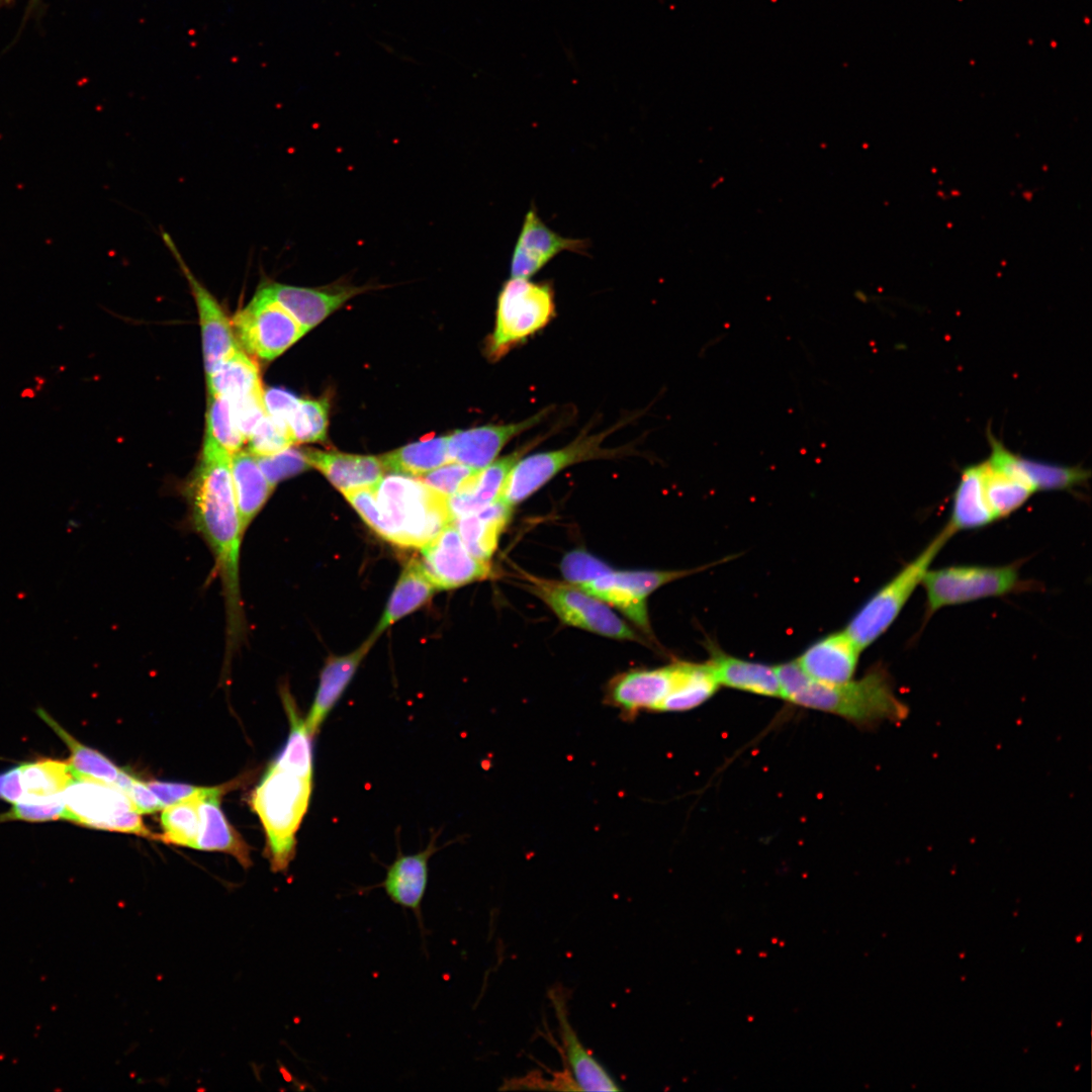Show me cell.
Instances as JSON below:
<instances>
[{"instance_id":"29","label":"cell","mask_w":1092,"mask_h":1092,"mask_svg":"<svg viewBox=\"0 0 1092 1092\" xmlns=\"http://www.w3.org/2000/svg\"><path fill=\"white\" fill-rule=\"evenodd\" d=\"M512 510L499 498L474 514L453 521L470 554L488 562L510 521Z\"/></svg>"},{"instance_id":"34","label":"cell","mask_w":1092,"mask_h":1092,"mask_svg":"<svg viewBox=\"0 0 1092 1092\" xmlns=\"http://www.w3.org/2000/svg\"><path fill=\"white\" fill-rule=\"evenodd\" d=\"M980 465L985 496L996 520L1017 511L1034 493L1022 480L988 460Z\"/></svg>"},{"instance_id":"3","label":"cell","mask_w":1092,"mask_h":1092,"mask_svg":"<svg viewBox=\"0 0 1092 1092\" xmlns=\"http://www.w3.org/2000/svg\"><path fill=\"white\" fill-rule=\"evenodd\" d=\"M312 776L273 762L253 793L252 806L267 836V856L274 873H285L295 854V835L307 812Z\"/></svg>"},{"instance_id":"22","label":"cell","mask_w":1092,"mask_h":1092,"mask_svg":"<svg viewBox=\"0 0 1092 1092\" xmlns=\"http://www.w3.org/2000/svg\"><path fill=\"white\" fill-rule=\"evenodd\" d=\"M535 444L534 441L491 462L467 479L457 492L448 497V507L453 521L474 514L499 499L510 471Z\"/></svg>"},{"instance_id":"23","label":"cell","mask_w":1092,"mask_h":1092,"mask_svg":"<svg viewBox=\"0 0 1092 1092\" xmlns=\"http://www.w3.org/2000/svg\"><path fill=\"white\" fill-rule=\"evenodd\" d=\"M436 850L435 841L431 840L422 851L414 854L399 853L387 868L383 882L375 886L383 888L394 904L412 910L422 929V901L428 885L429 860Z\"/></svg>"},{"instance_id":"8","label":"cell","mask_w":1092,"mask_h":1092,"mask_svg":"<svg viewBox=\"0 0 1092 1092\" xmlns=\"http://www.w3.org/2000/svg\"><path fill=\"white\" fill-rule=\"evenodd\" d=\"M63 819L97 829L156 838L144 824L126 794L118 787L76 771L63 793Z\"/></svg>"},{"instance_id":"14","label":"cell","mask_w":1092,"mask_h":1092,"mask_svg":"<svg viewBox=\"0 0 1092 1092\" xmlns=\"http://www.w3.org/2000/svg\"><path fill=\"white\" fill-rule=\"evenodd\" d=\"M419 561L437 589L455 588L490 574V565L466 549L454 522L422 548Z\"/></svg>"},{"instance_id":"40","label":"cell","mask_w":1092,"mask_h":1092,"mask_svg":"<svg viewBox=\"0 0 1092 1092\" xmlns=\"http://www.w3.org/2000/svg\"><path fill=\"white\" fill-rule=\"evenodd\" d=\"M329 401L299 398L287 426L293 443L323 442L327 438Z\"/></svg>"},{"instance_id":"15","label":"cell","mask_w":1092,"mask_h":1092,"mask_svg":"<svg viewBox=\"0 0 1092 1092\" xmlns=\"http://www.w3.org/2000/svg\"><path fill=\"white\" fill-rule=\"evenodd\" d=\"M370 288L342 281L306 288L267 280L261 283L257 292L281 305L308 332L350 298Z\"/></svg>"},{"instance_id":"39","label":"cell","mask_w":1092,"mask_h":1092,"mask_svg":"<svg viewBox=\"0 0 1092 1092\" xmlns=\"http://www.w3.org/2000/svg\"><path fill=\"white\" fill-rule=\"evenodd\" d=\"M205 789L164 808L161 816L164 840L196 848L200 828L199 801Z\"/></svg>"},{"instance_id":"21","label":"cell","mask_w":1092,"mask_h":1092,"mask_svg":"<svg viewBox=\"0 0 1092 1092\" xmlns=\"http://www.w3.org/2000/svg\"><path fill=\"white\" fill-rule=\"evenodd\" d=\"M860 652L843 630L812 644L796 662L813 680L829 685L842 684L853 677Z\"/></svg>"},{"instance_id":"20","label":"cell","mask_w":1092,"mask_h":1092,"mask_svg":"<svg viewBox=\"0 0 1092 1092\" xmlns=\"http://www.w3.org/2000/svg\"><path fill=\"white\" fill-rule=\"evenodd\" d=\"M558 1022L560 1039L573 1080L584 1091H618L621 1088L610 1073L583 1046L572 1028L567 1013L566 995L561 988L549 992Z\"/></svg>"},{"instance_id":"17","label":"cell","mask_w":1092,"mask_h":1092,"mask_svg":"<svg viewBox=\"0 0 1092 1092\" xmlns=\"http://www.w3.org/2000/svg\"><path fill=\"white\" fill-rule=\"evenodd\" d=\"M681 661L653 669L621 673L608 687V702L629 716L639 712H660L664 701L676 688Z\"/></svg>"},{"instance_id":"2","label":"cell","mask_w":1092,"mask_h":1092,"mask_svg":"<svg viewBox=\"0 0 1092 1092\" xmlns=\"http://www.w3.org/2000/svg\"><path fill=\"white\" fill-rule=\"evenodd\" d=\"M775 666L781 698L796 706L829 713L857 726L906 717V706L896 697L889 673L880 665L858 679L835 685L811 679L796 660Z\"/></svg>"},{"instance_id":"7","label":"cell","mask_w":1092,"mask_h":1092,"mask_svg":"<svg viewBox=\"0 0 1092 1092\" xmlns=\"http://www.w3.org/2000/svg\"><path fill=\"white\" fill-rule=\"evenodd\" d=\"M1018 566L952 565L928 569L921 581L926 595V616L950 606L1001 597L1019 590Z\"/></svg>"},{"instance_id":"51","label":"cell","mask_w":1092,"mask_h":1092,"mask_svg":"<svg viewBox=\"0 0 1092 1092\" xmlns=\"http://www.w3.org/2000/svg\"><path fill=\"white\" fill-rule=\"evenodd\" d=\"M3 1H6V2H7L8 0H3Z\"/></svg>"},{"instance_id":"30","label":"cell","mask_w":1092,"mask_h":1092,"mask_svg":"<svg viewBox=\"0 0 1092 1092\" xmlns=\"http://www.w3.org/2000/svg\"><path fill=\"white\" fill-rule=\"evenodd\" d=\"M995 520L985 496L980 463L965 467L953 492L947 528L956 534L983 528Z\"/></svg>"},{"instance_id":"28","label":"cell","mask_w":1092,"mask_h":1092,"mask_svg":"<svg viewBox=\"0 0 1092 1092\" xmlns=\"http://www.w3.org/2000/svg\"><path fill=\"white\" fill-rule=\"evenodd\" d=\"M231 471L243 535L266 505L274 487L261 470L257 457L241 450L231 458Z\"/></svg>"},{"instance_id":"10","label":"cell","mask_w":1092,"mask_h":1092,"mask_svg":"<svg viewBox=\"0 0 1092 1092\" xmlns=\"http://www.w3.org/2000/svg\"><path fill=\"white\" fill-rule=\"evenodd\" d=\"M527 588L566 625L605 637L642 642L608 604L569 582L524 575Z\"/></svg>"},{"instance_id":"33","label":"cell","mask_w":1092,"mask_h":1092,"mask_svg":"<svg viewBox=\"0 0 1092 1092\" xmlns=\"http://www.w3.org/2000/svg\"><path fill=\"white\" fill-rule=\"evenodd\" d=\"M207 391L230 400L263 392L260 370L241 348L206 376Z\"/></svg>"},{"instance_id":"25","label":"cell","mask_w":1092,"mask_h":1092,"mask_svg":"<svg viewBox=\"0 0 1092 1092\" xmlns=\"http://www.w3.org/2000/svg\"><path fill=\"white\" fill-rule=\"evenodd\" d=\"M708 649L710 658L707 663L720 687L757 696L781 698V687L775 665L734 657L713 644H710Z\"/></svg>"},{"instance_id":"16","label":"cell","mask_w":1092,"mask_h":1092,"mask_svg":"<svg viewBox=\"0 0 1092 1092\" xmlns=\"http://www.w3.org/2000/svg\"><path fill=\"white\" fill-rule=\"evenodd\" d=\"M587 240L565 238L551 230L535 205L525 215L511 258V277L529 279L562 252L585 255Z\"/></svg>"},{"instance_id":"36","label":"cell","mask_w":1092,"mask_h":1092,"mask_svg":"<svg viewBox=\"0 0 1092 1092\" xmlns=\"http://www.w3.org/2000/svg\"><path fill=\"white\" fill-rule=\"evenodd\" d=\"M720 688L706 662L682 661L676 688L664 701L660 712H687L707 702Z\"/></svg>"},{"instance_id":"26","label":"cell","mask_w":1092,"mask_h":1092,"mask_svg":"<svg viewBox=\"0 0 1092 1092\" xmlns=\"http://www.w3.org/2000/svg\"><path fill=\"white\" fill-rule=\"evenodd\" d=\"M311 467L320 470L339 490L375 487L383 477L379 458L317 449H303Z\"/></svg>"},{"instance_id":"38","label":"cell","mask_w":1092,"mask_h":1092,"mask_svg":"<svg viewBox=\"0 0 1092 1092\" xmlns=\"http://www.w3.org/2000/svg\"><path fill=\"white\" fill-rule=\"evenodd\" d=\"M245 440L236 425L230 399L208 392L203 444L233 456L242 450Z\"/></svg>"},{"instance_id":"50","label":"cell","mask_w":1092,"mask_h":1092,"mask_svg":"<svg viewBox=\"0 0 1092 1092\" xmlns=\"http://www.w3.org/2000/svg\"><path fill=\"white\" fill-rule=\"evenodd\" d=\"M23 796V788L20 779L19 765L6 770L2 786L1 799L9 803H17Z\"/></svg>"},{"instance_id":"41","label":"cell","mask_w":1092,"mask_h":1092,"mask_svg":"<svg viewBox=\"0 0 1092 1092\" xmlns=\"http://www.w3.org/2000/svg\"><path fill=\"white\" fill-rule=\"evenodd\" d=\"M248 441L249 451L256 457L276 454L294 444L287 425L268 415L258 423Z\"/></svg>"},{"instance_id":"19","label":"cell","mask_w":1092,"mask_h":1092,"mask_svg":"<svg viewBox=\"0 0 1092 1092\" xmlns=\"http://www.w3.org/2000/svg\"><path fill=\"white\" fill-rule=\"evenodd\" d=\"M988 440L991 454L987 460L1022 480L1034 492L1069 490L1083 484L1089 478V471L1079 466H1066L1015 454L991 432L988 434Z\"/></svg>"},{"instance_id":"9","label":"cell","mask_w":1092,"mask_h":1092,"mask_svg":"<svg viewBox=\"0 0 1092 1092\" xmlns=\"http://www.w3.org/2000/svg\"><path fill=\"white\" fill-rule=\"evenodd\" d=\"M616 428L590 435L583 433L565 447L521 458L508 475L500 499L513 508L571 465L594 459H610L632 454V450L628 447L607 449L602 446L606 437Z\"/></svg>"},{"instance_id":"44","label":"cell","mask_w":1092,"mask_h":1092,"mask_svg":"<svg viewBox=\"0 0 1092 1092\" xmlns=\"http://www.w3.org/2000/svg\"><path fill=\"white\" fill-rule=\"evenodd\" d=\"M478 470L461 463L451 462L438 469L426 472L418 478L440 494L449 497Z\"/></svg>"},{"instance_id":"31","label":"cell","mask_w":1092,"mask_h":1092,"mask_svg":"<svg viewBox=\"0 0 1092 1092\" xmlns=\"http://www.w3.org/2000/svg\"><path fill=\"white\" fill-rule=\"evenodd\" d=\"M23 796L20 801L49 803L63 800V793L76 777L69 761L38 759L19 765Z\"/></svg>"},{"instance_id":"5","label":"cell","mask_w":1092,"mask_h":1092,"mask_svg":"<svg viewBox=\"0 0 1092 1092\" xmlns=\"http://www.w3.org/2000/svg\"><path fill=\"white\" fill-rule=\"evenodd\" d=\"M952 535L945 525L914 559L878 589L851 618L844 631L859 650L868 648L895 622L921 584L936 555Z\"/></svg>"},{"instance_id":"6","label":"cell","mask_w":1092,"mask_h":1092,"mask_svg":"<svg viewBox=\"0 0 1092 1092\" xmlns=\"http://www.w3.org/2000/svg\"><path fill=\"white\" fill-rule=\"evenodd\" d=\"M554 315V291L550 282L511 277L503 284L497 297L495 327L487 343V355L492 360L502 358L543 329Z\"/></svg>"},{"instance_id":"1","label":"cell","mask_w":1092,"mask_h":1092,"mask_svg":"<svg viewBox=\"0 0 1092 1092\" xmlns=\"http://www.w3.org/2000/svg\"><path fill=\"white\" fill-rule=\"evenodd\" d=\"M232 456L204 445L188 482L191 526L208 546L220 580L225 609L228 655L240 646L246 620L240 585V550L244 535L231 471Z\"/></svg>"},{"instance_id":"27","label":"cell","mask_w":1092,"mask_h":1092,"mask_svg":"<svg viewBox=\"0 0 1092 1092\" xmlns=\"http://www.w3.org/2000/svg\"><path fill=\"white\" fill-rule=\"evenodd\" d=\"M220 788H206L199 801L200 828L196 849L234 855L245 868L252 866L250 846L226 821L220 807Z\"/></svg>"},{"instance_id":"49","label":"cell","mask_w":1092,"mask_h":1092,"mask_svg":"<svg viewBox=\"0 0 1092 1092\" xmlns=\"http://www.w3.org/2000/svg\"><path fill=\"white\" fill-rule=\"evenodd\" d=\"M147 785L162 802L164 808L183 801L202 790V787L158 781L147 783Z\"/></svg>"},{"instance_id":"13","label":"cell","mask_w":1092,"mask_h":1092,"mask_svg":"<svg viewBox=\"0 0 1092 1092\" xmlns=\"http://www.w3.org/2000/svg\"><path fill=\"white\" fill-rule=\"evenodd\" d=\"M162 237L188 281L193 294L201 328L204 370L206 376H208L238 350L240 345L233 324L218 301L189 269L171 237L167 233H163Z\"/></svg>"},{"instance_id":"37","label":"cell","mask_w":1092,"mask_h":1092,"mask_svg":"<svg viewBox=\"0 0 1092 1092\" xmlns=\"http://www.w3.org/2000/svg\"><path fill=\"white\" fill-rule=\"evenodd\" d=\"M36 713L68 746L71 752L68 761L78 774L116 786L124 770L99 751L79 742L43 709H37Z\"/></svg>"},{"instance_id":"46","label":"cell","mask_w":1092,"mask_h":1092,"mask_svg":"<svg viewBox=\"0 0 1092 1092\" xmlns=\"http://www.w3.org/2000/svg\"><path fill=\"white\" fill-rule=\"evenodd\" d=\"M263 392L230 400L236 425L245 439H248L258 423L267 415Z\"/></svg>"},{"instance_id":"47","label":"cell","mask_w":1092,"mask_h":1092,"mask_svg":"<svg viewBox=\"0 0 1092 1092\" xmlns=\"http://www.w3.org/2000/svg\"><path fill=\"white\" fill-rule=\"evenodd\" d=\"M263 401L268 416L287 425L299 398L285 389L271 387L264 390Z\"/></svg>"},{"instance_id":"35","label":"cell","mask_w":1092,"mask_h":1092,"mask_svg":"<svg viewBox=\"0 0 1092 1092\" xmlns=\"http://www.w3.org/2000/svg\"><path fill=\"white\" fill-rule=\"evenodd\" d=\"M379 459L384 470L418 477L448 461L447 437L427 438L386 453Z\"/></svg>"},{"instance_id":"24","label":"cell","mask_w":1092,"mask_h":1092,"mask_svg":"<svg viewBox=\"0 0 1092 1092\" xmlns=\"http://www.w3.org/2000/svg\"><path fill=\"white\" fill-rule=\"evenodd\" d=\"M374 641L375 639L370 636L353 652L343 656H331L326 661L320 675L314 700L305 720L306 728L312 737L342 697Z\"/></svg>"},{"instance_id":"18","label":"cell","mask_w":1092,"mask_h":1092,"mask_svg":"<svg viewBox=\"0 0 1092 1092\" xmlns=\"http://www.w3.org/2000/svg\"><path fill=\"white\" fill-rule=\"evenodd\" d=\"M551 410L552 407L548 406L519 423L455 431L447 437L448 461L480 470L495 459L510 440L542 423Z\"/></svg>"},{"instance_id":"43","label":"cell","mask_w":1092,"mask_h":1092,"mask_svg":"<svg viewBox=\"0 0 1092 1092\" xmlns=\"http://www.w3.org/2000/svg\"><path fill=\"white\" fill-rule=\"evenodd\" d=\"M560 569L567 582L578 586L612 568L585 550H573L563 557Z\"/></svg>"},{"instance_id":"4","label":"cell","mask_w":1092,"mask_h":1092,"mask_svg":"<svg viewBox=\"0 0 1092 1092\" xmlns=\"http://www.w3.org/2000/svg\"><path fill=\"white\" fill-rule=\"evenodd\" d=\"M375 492L388 542L423 548L453 522L448 497L419 478L392 473L381 478Z\"/></svg>"},{"instance_id":"48","label":"cell","mask_w":1092,"mask_h":1092,"mask_svg":"<svg viewBox=\"0 0 1092 1092\" xmlns=\"http://www.w3.org/2000/svg\"><path fill=\"white\" fill-rule=\"evenodd\" d=\"M123 792L129 798L134 809L140 814L154 813L164 809L162 802L149 788L147 783H144L132 776Z\"/></svg>"},{"instance_id":"32","label":"cell","mask_w":1092,"mask_h":1092,"mask_svg":"<svg viewBox=\"0 0 1092 1092\" xmlns=\"http://www.w3.org/2000/svg\"><path fill=\"white\" fill-rule=\"evenodd\" d=\"M436 589L420 562L412 560L397 580L371 637L376 639L387 627L426 604Z\"/></svg>"},{"instance_id":"45","label":"cell","mask_w":1092,"mask_h":1092,"mask_svg":"<svg viewBox=\"0 0 1092 1092\" xmlns=\"http://www.w3.org/2000/svg\"><path fill=\"white\" fill-rule=\"evenodd\" d=\"M342 493L365 523L385 540L386 525L377 503L375 487H359Z\"/></svg>"},{"instance_id":"12","label":"cell","mask_w":1092,"mask_h":1092,"mask_svg":"<svg viewBox=\"0 0 1092 1092\" xmlns=\"http://www.w3.org/2000/svg\"><path fill=\"white\" fill-rule=\"evenodd\" d=\"M232 324L246 352L266 361L277 358L306 333L287 310L258 292L237 311Z\"/></svg>"},{"instance_id":"11","label":"cell","mask_w":1092,"mask_h":1092,"mask_svg":"<svg viewBox=\"0 0 1092 1092\" xmlns=\"http://www.w3.org/2000/svg\"><path fill=\"white\" fill-rule=\"evenodd\" d=\"M729 560L725 558L709 565L684 570H624L611 569L578 585L579 588L620 610L643 632L650 634L647 598L658 587L687 575L705 570Z\"/></svg>"},{"instance_id":"42","label":"cell","mask_w":1092,"mask_h":1092,"mask_svg":"<svg viewBox=\"0 0 1092 1092\" xmlns=\"http://www.w3.org/2000/svg\"><path fill=\"white\" fill-rule=\"evenodd\" d=\"M259 466L269 483L275 485L311 467L304 451L288 447L276 454L257 457Z\"/></svg>"}]
</instances>
